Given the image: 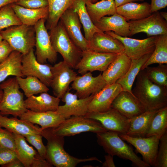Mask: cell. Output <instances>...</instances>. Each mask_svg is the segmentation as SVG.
<instances>
[{
    "instance_id": "6da1fadb",
    "label": "cell",
    "mask_w": 167,
    "mask_h": 167,
    "mask_svg": "<svg viewBox=\"0 0 167 167\" xmlns=\"http://www.w3.org/2000/svg\"><path fill=\"white\" fill-rule=\"evenodd\" d=\"M136 79L135 86L132 92L145 111L159 110L167 106V87L159 85L152 81L144 69L140 70Z\"/></svg>"
},
{
    "instance_id": "7a4b0ae2",
    "label": "cell",
    "mask_w": 167,
    "mask_h": 167,
    "mask_svg": "<svg viewBox=\"0 0 167 167\" xmlns=\"http://www.w3.org/2000/svg\"><path fill=\"white\" fill-rule=\"evenodd\" d=\"M41 135L47 140L45 160L53 166L75 167L83 162L97 161L102 162L95 157L83 159L70 155L64 149V137L54 135L51 128L42 130Z\"/></svg>"
},
{
    "instance_id": "3957f363",
    "label": "cell",
    "mask_w": 167,
    "mask_h": 167,
    "mask_svg": "<svg viewBox=\"0 0 167 167\" xmlns=\"http://www.w3.org/2000/svg\"><path fill=\"white\" fill-rule=\"evenodd\" d=\"M96 136L98 143L108 154L129 160L136 167L150 166L136 154L132 147L125 143L117 133L107 131L96 133Z\"/></svg>"
},
{
    "instance_id": "277c9868",
    "label": "cell",
    "mask_w": 167,
    "mask_h": 167,
    "mask_svg": "<svg viewBox=\"0 0 167 167\" xmlns=\"http://www.w3.org/2000/svg\"><path fill=\"white\" fill-rule=\"evenodd\" d=\"M49 33L55 51L62 55L63 61L75 69L81 58L82 51L70 38L60 20Z\"/></svg>"
},
{
    "instance_id": "5b68a950",
    "label": "cell",
    "mask_w": 167,
    "mask_h": 167,
    "mask_svg": "<svg viewBox=\"0 0 167 167\" xmlns=\"http://www.w3.org/2000/svg\"><path fill=\"white\" fill-rule=\"evenodd\" d=\"M3 92L0 102V114L19 117L28 110L24 105V95L21 92L16 77L11 78L0 84Z\"/></svg>"
},
{
    "instance_id": "8992f818",
    "label": "cell",
    "mask_w": 167,
    "mask_h": 167,
    "mask_svg": "<svg viewBox=\"0 0 167 167\" xmlns=\"http://www.w3.org/2000/svg\"><path fill=\"white\" fill-rule=\"evenodd\" d=\"M0 34L13 51L19 52L23 55L28 53L35 46V32L34 26L23 24L13 26L0 31Z\"/></svg>"
},
{
    "instance_id": "52a82bcc",
    "label": "cell",
    "mask_w": 167,
    "mask_h": 167,
    "mask_svg": "<svg viewBox=\"0 0 167 167\" xmlns=\"http://www.w3.org/2000/svg\"><path fill=\"white\" fill-rule=\"evenodd\" d=\"M51 131L55 135L64 137L84 132L96 134L107 131L96 120L85 116H72L57 126L51 128Z\"/></svg>"
},
{
    "instance_id": "ba28073f",
    "label": "cell",
    "mask_w": 167,
    "mask_h": 167,
    "mask_svg": "<svg viewBox=\"0 0 167 167\" xmlns=\"http://www.w3.org/2000/svg\"><path fill=\"white\" fill-rule=\"evenodd\" d=\"M46 19H41L34 25L35 32V55L37 61L42 64L48 61L54 63L57 59V53L52 45L50 36L45 26Z\"/></svg>"
},
{
    "instance_id": "9c48e42d",
    "label": "cell",
    "mask_w": 167,
    "mask_h": 167,
    "mask_svg": "<svg viewBox=\"0 0 167 167\" xmlns=\"http://www.w3.org/2000/svg\"><path fill=\"white\" fill-rule=\"evenodd\" d=\"M119 54L100 53L89 50L83 51L75 69L82 75L88 72L104 71Z\"/></svg>"
},
{
    "instance_id": "30bf717a",
    "label": "cell",
    "mask_w": 167,
    "mask_h": 167,
    "mask_svg": "<svg viewBox=\"0 0 167 167\" xmlns=\"http://www.w3.org/2000/svg\"><path fill=\"white\" fill-rule=\"evenodd\" d=\"M85 116L98 121L107 131L118 134H126L130 125V119L112 108L104 112H88Z\"/></svg>"
},
{
    "instance_id": "8fae6325",
    "label": "cell",
    "mask_w": 167,
    "mask_h": 167,
    "mask_svg": "<svg viewBox=\"0 0 167 167\" xmlns=\"http://www.w3.org/2000/svg\"><path fill=\"white\" fill-rule=\"evenodd\" d=\"M153 13L143 19L128 21L130 36L140 32L146 33L148 37L167 34V21L158 11Z\"/></svg>"
},
{
    "instance_id": "7c38bea8",
    "label": "cell",
    "mask_w": 167,
    "mask_h": 167,
    "mask_svg": "<svg viewBox=\"0 0 167 167\" xmlns=\"http://www.w3.org/2000/svg\"><path fill=\"white\" fill-rule=\"evenodd\" d=\"M51 71L50 87L55 96L61 99L69 91L70 84L77 76V74L64 61L52 66Z\"/></svg>"
},
{
    "instance_id": "4fadbf2b",
    "label": "cell",
    "mask_w": 167,
    "mask_h": 167,
    "mask_svg": "<svg viewBox=\"0 0 167 167\" xmlns=\"http://www.w3.org/2000/svg\"><path fill=\"white\" fill-rule=\"evenodd\" d=\"M120 137L133 146L142 156L143 161L150 166L155 167L161 137L131 136L119 134Z\"/></svg>"
},
{
    "instance_id": "5bb4252c",
    "label": "cell",
    "mask_w": 167,
    "mask_h": 167,
    "mask_svg": "<svg viewBox=\"0 0 167 167\" xmlns=\"http://www.w3.org/2000/svg\"><path fill=\"white\" fill-rule=\"evenodd\" d=\"M104 32L119 40L124 46V53L131 59H139L146 54L152 53L158 36L140 40L122 36L112 31Z\"/></svg>"
},
{
    "instance_id": "9a60e30c",
    "label": "cell",
    "mask_w": 167,
    "mask_h": 167,
    "mask_svg": "<svg viewBox=\"0 0 167 167\" xmlns=\"http://www.w3.org/2000/svg\"><path fill=\"white\" fill-rule=\"evenodd\" d=\"M52 67L49 64L37 61L33 48L27 54L22 55V72L24 76L36 77L48 87H50L52 80Z\"/></svg>"
},
{
    "instance_id": "2e32d148",
    "label": "cell",
    "mask_w": 167,
    "mask_h": 167,
    "mask_svg": "<svg viewBox=\"0 0 167 167\" xmlns=\"http://www.w3.org/2000/svg\"><path fill=\"white\" fill-rule=\"evenodd\" d=\"M94 95L78 99L75 94L68 91L61 99L65 104L59 105L56 111L65 119L72 116H85L88 113L89 105Z\"/></svg>"
},
{
    "instance_id": "e0dca14e",
    "label": "cell",
    "mask_w": 167,
    "mask_h": 167,
    "mask_svg": "<svg viewBox=\"0 0 167 167\" xmlns=\"http://www.w3.org/2000/svg\"><path fill=\"white\" fill-rule=\"evenodd\" d=\"M67 34L82 51L88 49V41L82 34L80 22L77 13L71 8L66 10L60 20Z\"/></svg>"
},
{
    "instance_id": "ac0fdd59",
    "label": "cell",
    "mask_w": 167,
    "mask_h": 167,
    "mask_svg": "<svg viewBox=\"0 0 167 167\" xmlns=\"http://www.w3.org/2000/svg\"><path fill=\"white\" fill-rule=\"evenodd\" d=\"M82 75L77 76L71 84L79 98L94 95L107 85L101 74L93 77L91 72H88Z\"/></svg>"
},
{
    "instance_id": "d6986e66",
    "label": "cell",
    "mask_w": 167,
    "mask_h": 167,
    "mask_svg": "<svg viewBox=\"0 0 167 167\" xmlns=\"http://www.w3.org/2000/svg\"><path fill=\"white\" fill-rule=\"evenodd\" d=\"M111 108L129 119L145 111L143 105L133 94L123 91L120 92L114 99Z\"/></svg>"
},
{
    "instance_id": "ffe728a7",
    "label": "cell",
    "mask_w": 167,
    "mask_h": 167,
    "mask_svg": "<svg viewBox=\"0 0 167 167\" xmlns=\"http://www.w3.org/2000/svg\"><path fill=\"white\" fill-rule=\"evenodd\" d=\"M122 91L121 86L117 83L107 85L94 95L89 105L88 113L108 110L114 99Z\"/></svg>"
},
{
    "instance_id": "44dd1931",
    "label": "cell",
    "mask_w": 167,
    "mask_h": 167,
    "mask_svg": "<svg viewBox=\"0 0 167 167\" xmlns=\"http://www.w3.org/2000/svg\"><path fill=\"white\" fill-rule=\"evenodd\" d=\"M88 50L102 53L121 54L124 48L118 40L104 32L95 33L88 41Z\"/></svg>"
},
{
    "instance_id": "7402d4cb",
    "label": "cell",
    "mask_w": 167,
    "mask_h": 167,
    "mask_svg": "<svg viewBox=\"0 0 167 167\" xmlns=\"http://www.w3.org/2000/svg\"><path fill=\"white\" fill-rule=\"evenodd\" d=\"M19 118L21 120L40 125L42 130L56 127L65 119L56 111L37 112L28 109Z\"/></svg>"
},
{
    "instance_id": "603a6c76",
    "label": "cell",
    "mask_w": 167,
    "mask_h": 167,
    "mask_svg": "<svg viewBox=\"0 0 167 167\" xmlns=\"http://www.w3.org/2000/svg\"><path fill=\"white\" fill-rule=\"evenodd\" d=\"M93 24L103 32L112 31L122 36H130L129 23L124 17L117 13L111 16L103 17Z\"/></svg>"
},
{
    "instance_id": "cb8c5ba5",
    "label": "cell",
    "mask_w": 167,
    "mask_h": 167,
    "mask_svg": "<svg viewBox=\"0 0 167 167\" xmlns=\"http://www.w3.org/2000/svg\"><path fill=\"white\" fill-rule=\"evenodd\" d=\"M131 62V59L125 53L119 54L102 74L107 85L115 83L122 77L129 70Z\"/></svg>"
},
{
    "instance_id": "d4e9b609",
    "label": "cell",
    "mask_w": 167,
    "mask_h": 167,
    "mask_svg": "<svg viewBox=\"0 0 167 167\" xmlns=\"http://www.w3.org/2000/svg\"><path fill=\"white\" fill-rule=\"evenodd\" d=\"M60 99L53 96L47 92L41 93L37 96L33 95L24 100L25 107L37 112L56 111L59 106Z\"/></svg>"
},
{
    "instance_id": "484cf974",
    "label": "cell",
    "mask_w": 167,
    "mask_h": 167,
    "mask_svg": "<svg viewBox=\"0 0 167 167\" xmlns=\"http://www.w3.org/2000/svg\"><path fill=\"white\" fill-rule=\"evenodd\" d=\"M0 126L14 134L25 135L37 134L41 135L42 130L37 125L29 122L18 119L16 117L8 118L0 114Z\"/></svg>"
},
{
    "instance_id": "4316f807",
    "label": "cell",
    "mask_w": 167,
    "mask_h": 167,
    "mask_svg": "<svg viewBox=\"0 0 167 167\" xmlns=\"http://www.w3.org/2000/svg\"><path fill=\"white\" fill-rule=\"evenodd\" d=\"M11 5L22 24L24 25L34 26L41 19L46 20L48 16V6L34 9L25 8L15 3Z\"/></svg>"
},
{
    "instance_id": "83f0119b",
    "label": "cell",
    "mask_w": 167,
    "mask_h": 167,
    "mask_svg": "<svg viewBox=\"0 0 167 167\" xmlns=\"http://www.w3.org/2000/svg\"><path fill=\"white\" fill-rule=\"evenodd\" d=\"M116 13L124 17L127 21L138 20L151 14L150 4L147 2H128L117 7Z\"/></svg>"
},
{
    "instance_id": "f1b7e54d",
    "label": "cell",
    "mask_w": 167,
    "mask_h": 167,
    "mask_svg": "<svg viewBox=\"0 0 167 167\" xmlns=\"http://www.w3.org/2000/svg\"><path fill=\"white\" fill-rule=\"evenodd\" d=\"M23 54L13 51L8 57L0 63V83L9 76L24 77L22 72V59Z\"/></svg>"
},
{
    "instance_id": "f546056e",
    "label": "cell",
    "mask_w": 167,
    "mask_h": 167,
    "mask_svg": "<svg viewBox=\"0 0 167 167\" xmlns=\"http://www.w3.org/2000/svg\"><path fill=\"white\" fill-rule=\"evenodd\" d=\"M87 12L93 23L107 15L116 13L114 0H101L94 3L84 0Z\"/></svg>"
},
{
    "instance_id": "4dcf8cb0",
    "label": "cell",
    "mask_w": 167,
    "mask_h": 167,
    "mask_svg": "<svg viewBox=\"0 0 167 167\" xmlns=\"http://www.w3.org/2000/svg\"><path fill=\"white\" fill-rule=\"evenodd\" d=\"M159 110L145 111L130 119V125L126 135L131 136L144 137L153 118Z\"/></svg>"
},
{
    "instance_id": "1f68e13d",
    "label": "cell",
    "mask_w": 167,
    "mask_h": 167,
    "mask_svg": "<svg viewBox=\"0 0 167 167\" xmlns=\"http://www.w3.org/2000/svg\"><path fill=\"white\" fill-rule=\"evenodd\" d=\"M49 15L45 26L50 30L55 27L60 18L67 9L71 8L76 0H47Z\"/></svg>"
},
{
    "instance_id": "d6a6232c",
    "label": "cell",
    "mask_w": 167,
    "mask_h": 167,
    "mask_svg": "<svg viewBox=\"0 0 167 167\" xmlns=\"http://www.w3.org/2000/svg\"><path fill=\"white\" fill-rule=\"evenodd\" d=\"M152 54H146L139 59H131V65L127 71L116 82L121 86L123 91L128 92L133 94L132 88L136 76Z\"/></svg>"
},
{
    "instance_id": "836d02e7",
    "label": "cell",
    "mask_w": 167,
    "mask_h": 167,
    "mask_svg": "<svg viewBox=\"0 0 167 167\" xmlns=\"http://www.w3.org/2000/svg\"><path fill=\"white\" fill-rule=\"evenodd\" d=\"M71 7L78 16L83 26L84 37L87 40L89 41L95 33L102 32L95 26L91 20L87 10L84 0H76Z\"/></svg>"
},
{
    "instance_id": "e575fe53",
    "label": "cell",
    "mask_w": 167,
    "mask_h": 167,
    "mask_svg": "<svg viewBox=\"0 0 167 167\" xmlns=\"http://www.w3.org/2000/svg\"><path fill=\"white\" fill-rule=\"evenodd\" d=\"M15 152L17 158L25 167H31L33 161L38 152L27 143L23 136L14 134Z\"/></svg>"
},
{
    "instance_id": "d590c367",
    "label": "cell",
    "mask_w": 167,
    "mask_h": 167,
    "mask_svg": "<svg viewBox=\"0 0 167 167\" xmlns=\"http://www.w3.org/2000/svg\"><path fill=\"white\" fill-rule=\"evenodd\" d=\"M16 77L20 88L23 91L27 98L42 92H47L49 90L48 87L36 77Z\"/></svg>"
},
{
    "instance_id": "8d00e7d4",
    "label": "cell",
    "mask_w": 167,
    "mask_h": 167,
    "mask_svg": "<svg viewBox=\"0 0 167 167\" xmlns=\"http://www.w3.org/2000/svg\"><path fill=\"white\" fill-rule=\"evenodd\" d=\"M155 63L167 64V34L158 36L154 51L141 70Z\"/></svg>"
},
{
    "instance_id": "74e56055",
    "label": "cell",
    "mask_w": 167,
    "mask_h": 167,
    "mask_svg": "<svg viewBox=\"0 0 167 167\" xmlns=\"http://www.w3.org/2000/svg\"><path fill=\"white\" fill-rule=\"evenodd\" d=\"M167 132V106L159 110L153 118L144 137L157 135L161 137Z\"/></svg>"
},
{
    "instance_id": "f35d334b",
    "label": "cell",
    "mask_w": 167,
    "mask_h": 167,
    "mask_svg": "<svg viewBox=\"0 0 167 167\" xmlns=\"http://www.w3.org/2000/svg\"><path fill=\"white\" fill-rule=\"evenodd\" d=\"M144 69L152 81L159 85L167 87V64H159L154 67L148 66Z\"/></svg>"
},
{
    "instance_id": "ab89813d",
    "label": "cell",
    "mask_w": 167,
    "mask_h": 167,
    "mask_svg": "<svg viewBox=\"0 0 167 167\" xmlns=\"http://www.w3.org/2000/svg\"><path fill=\"white\" fill-rule=\"evenodd\" d=\"M22 23L13 9L11 4L0 9V31L10 27Z\"/></svg>"
},
{
    "instance_id": "60d3db41",
    "label": "cell",
    "mask_w": 167,
    "mask_h": 167,
    "mask_svg": "<svg viewBox=\"0 0 167 167\" xmlns=\"http://www.w3.org/2000/svg\"><path fill=\"white\" fill-rule=\"evenodd\" d=\"M167 167V132L160 138L155 167Z\"/></svg>"
},
{
    "instance_id": "b9f144b4",
    "label": "cell",
    "mask_w": 167,
    "mask_h": 167,
    "mask_svg": "<svg viewBox=\"0 0 167 167\" xmlns=\"http://www.w3.org/2000/svg\"><path fill=\"white\" fill-rule=\"evenodd\" d=\"M24 136L26 140L37 149L40 156L45 159L46 148L42 142V136L41 134H33L26 135Z\"/></svg>"
},
{
    "instance_id": "7bdbcfd3",
    "label": "cell",
    "mask_w": 167,
    "mask_h": 167,
    "mask_svg": "<svg viewBox=\"0 0 167 167\" xmlns=\"http://www.w3.org/2000/svg\"><path fill=\"white\" fill-rule=\"evenodd\" d=\"M0 126V145L15 151V145L13 133Z\"/></svg>"
},
{
    "instance_id": "ee69618b",
    "label": "cell",
    "mask_w": 167,
    "mask_h": 167,
    "mask_svg": "<svg viewBox=\"0 0 167 167\" xmlns=\"http://www.w3.org/2000/svg\"><path fill=\"white\" fill-rule=\"evenodd\" d=\"M17 158L15 151L0 145V165L1 166Z\"/></svg>"
},
{
    "instance_id": "f6af8a7d",
    "label": "cell",
    "mask_w": 167,
    "mask_h": 167,
    "mask_svg": "<svg viewBox=\"0 0 167 167\" xmlns=\"http://www.w3.org/2000/svg\"><path fill=\"white\" fill-rule=\"evenodd\" d=\"M25 8L38 9L48 6L47 0H19L15 3Z\"/></svg>"
},
{
    "instance_id": "bcb514c9",
    "label": "cell",
    "mask_w": 167,
    "mask_h": 167,
    "mask_svg": "<svg viewBox=\"0 0 167 167\" xmlns=\"http://www.w3.org/2000/svg\"><path fill=\"white\" fill-rule=\"evenodd\" d=\"M13 51L9 43L3 39L0 42V63L5 61Z\"/></svg>"
},
{
    "instance_id": "7dc6e473",
    "label": "cell",
    "mask_w": 167,
    "mask_h": 167,
    "mask_svg": "<svg viewBox=\"0 0 167 167\" xmlns=\"http://www.w3.org/2000/svg\"><path fill=\"white\" fill-rule=\"evenodd\" d=\"M150 5V11L152 13L166 7L167 0H151Z\"/></svg>"
},
{
    "instance_id": "c3c4849f",
    "label": "cell",
    "mask_w": 167,
    "mask_h": 167,
    "mask_svg": "<svg viewBox=\"0 0 167 167\" xmlns=\"http://www.w3.org/2000/svg\"><path fill=\"white\" fill-rule=\"evenodd\" d=\"M53 167L45 159L41 157L38 153L34 158L31 167Z\"/></svg>"
},
{
    "instance_id": "681fc988",
    "label": "cell",
    "mask_w": 167,
    "mask_h": 167,
    "mask_svg": "<svg viewBox=\"0 0 167 167\" xmlns=\"http://www.w3.org/2000/svg\"><path fill=\"white\" fill-rule=\"evenodd\" d=\"M113 156L108 154L105 156V161L102 164V167H115Z\"/></svg>"
},
{
    "instance_id": "f907efd6",
    "label": "cell",
    "mask_w": 167,
    "mask_h": 167,
    "mask_svg": "<svg viewBox=\"0 0 167 167\" xmlns=\"http://www.w3.org/2000/svg\"><path fill=\"white\" fill-rule=\"evenodd\" d=\"M2 167H23L22 163L18 159L14 160L9 163L1 166Z\"/></svg>"
},
{
    "instance_id": "816d5d0a",
    "label": "cell",
    "mask_w": 167,
    "mask_h": 167,
    "mask_svg": "<svg viewBox=\"0 0 167 167\" xmlns=\"http://www.w3.org/2000/svg\"><path fill=\"white\" fill-rule=\"evenodd\" d=\"M117 7L124 4L137 1H143L144 0H114Z\"/></svg>"
},
{
    "instance_id": "f5cc1de1",
    "label": "cell",
    "mask_w": 167,
    "mask_h": 167,
    "mask_svg": "<svg viewBox=\"0 0 167 167\" xmlns=\"http://www.w3.org/2000/svg\"><path fill=\"white\" fill-rule=\"evenodd\" d=\"M19 0H0V9L7 5L15 3Z\"/></svg>"
},
{
    "instance_id": "db71d44e",
    "label": "cell",
    "mask_w": 167,
    "mask_h": 167,
    "mask_svg": "<svg viewBox=\"0 0 167 167\" xmlns=\"http://www.w3.org/2000/svg\"><path fill=\"white\" fill-rule=\"evenodd\" d=\"M162 18L166 21L167 20V13L166 12H161L160 13Z\"/></svg>"
},
{
    "instance_id": "11a10c76",
    "label": "cell",
    "mask_w": 167,
    "mask_h": 167,
    "mask_svg": "<svg viewBox=\"0 0 167 167\" xmlns=\"http://www.w3.org/2000/svg\"><path fill=\"white\" fill-rule=\"evenodd\" d=\"M3 92L2 90L0 88V102L2 100L3 96Z\"/></svg>"
},
{
    "instance_id": "9f6ffc18",
    "label": "cell",
    "mask_w": 167,
    "mask_h": 167,
    "mask_svg": "<svg viewBox=\"0 0 167 167\" xmlns=\"http://www.w3.org/2000/svg\"><path fill=\"white\" fill-rule=\"evenodd\" d=\"M92 3L96 2L98 0H85Z\"/></svg>"
},
{
    "instance_id": "6f0895ef",
    "label": "cell",
    "mask_w": 167,
    "mask_h": 167,
    "mask_svg": "<svg viewBox=\"0 0 167 167\" xmlns=\"http://www.w3.org/2000/svg\"><path fill=\"white\" fill-rule=\"evenodd\" d=\"M3 40L2 37L0 34V42Z\"/></svg>"
}]
</instances>
